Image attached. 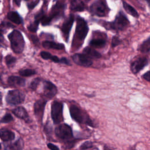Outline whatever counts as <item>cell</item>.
Segmentation results:
<instances>
[{"mask_svg":"<svg viewBox=\"0 0 150 150\" xmlns=\"http://www.w3.org/2000/svg\"><path fill=\"white\" fill-rule=\"evenodd\" d=\"M72 59L75 63L81 66L89 67L93 64L91 59L85 54H75L72 56Z\"/></svg>","mask_w":150,"mask_h":150,"instance_id":"cell-10","label":"cell"},{"mask_svg":"<svg viewBox=\"0 0 150 150\" xmlns=\"http://www.w3.org/2000/svg\"><path fill=\"white\" fill-rule=\"evenodd\" d=\"M47 147L51 150H59V148L57 146L51 143H49L47 144Z\"/></svg>","mask_w":150,"mask_h":150,"instance_id":"cell-36","label":"cell"},{"mask_svg":"<svg viewBox=\"0 0 150 150\" xmlns=\"http://www.w3.org/2000/svg\"><path fill=\"white\" fill-rule=\"evenodd\" d=\"M51 116L53 121L57 124L63 121V105L59 101H53L52 104Z\"/></svg>","mask_w":150,"mask_h":150,"instance_id":"cell-5","label":"cell"},{"mask_svg":"<svg viewBox=\"0 0 150 150\" xmlns=\"http://www.w3.org/2000/svg\"><path fill=\"white\" fill-rule=\"evenodd\" d=\"M42 46H43V47H44L45 48L53 49H56V50H62L64 47V45L62 43H57L56 42H52V41H48V40L43 42Z\"/></svg>","mask_w":150,"mask_h":150,"instance_id":"cell-18","label":"cell"},{"mask_svg":"<svg viewBox=\"0 0 150 150\" xmlns=\"http://www.w3.org/2000/svg\"><path fill=\"white\" fill-rule=\"evenodd\" d=\"M13 2H15V4L17 6H20V4H21V0H13Z\"/></svg>","mask_w":150,"mask_h":150,"instance_id":"cell-38","label":"cell"},{"mask_svg":"<svg viewBox=\"0 0 150 150\" xmlns=\"http://www.w3.org/2000/svg\"><path fill=\"white\" fill-rule=\"evenodd\" d=\"M129 24V21L125 16L122 13L120 12L116 16L114 21L110 24L112 29L122 30L126 28Z\"/></svg>","mask_w":150,"mask_h":150,"instance_id":"cell-7","label":"cell"},{"mask_svg":"<svg viewBox=\"0 0 150 150\" xmlns=\"http://www.w3.org/2000/svg\"><path fill=\"white\" fill-rule=\"evenodd\" d=\"M83 52L86 55L88 56L89 57H91L94 58H100L101 57V54L100 53L89 47H86L84 49Z\"/></svg>","mask_w":150,"mask_h":150,"instance_id":"cell-19","label":"cell"},{"mask_svg":"<svg viewBox=\"0 0 150 150\" xmlns=\"http://www.w3.org/2000/svg\"><path fill=\"white\" fill-rule=\"evenodd\" d=\"M36 74V71L34 70L26 69H22L19 71V74L23 77H28Z\"/></svg>","mask_w":150,"mask_h":150,"instance_id":"cell-25","label":"cell"},{"mask_svg":"<svg viewBox=\"0 0 150 150\" xmlns=\"http://www.w3.org/2000/svg\"><path fill=\"white\" fill-rule=\"evenodd\" d=\"M148 60L145 57L136 59L131 64V70L134 74H137L148 64Z\"/></svg>","mask_w":150,"mask_h":150,"instance_id":"cell-9","label":"cell"},{"mask_svg":"<svg viewBox=\"0 0 150 150\" xmlns=\"http://www.w3.org/2000/svg\"><path fill=\"white\" fill-rule=\"evenodd\" d=\"M38 2H39V0H38V1H36V2L35 1V2H33L30 3V4H29V5H28L29 8V9H32V8H33L36 5V4L38 3Z\"/></svg>","mask_w":150,"mask_h":150,"instance_id":"cell-37","label":"cell"},{"mask_svg":"<svg viewBox=\"0 0 150 150\" xmlns=\"http://www.w3.org/2000/svg\"><path fill=\"white\" fill-rule=\"evenodd\" d=\"M57 93V88L52 83L49 81L43 82V94L47 98H52Z\"/></svg>","mask_w":150,"mask_h":150,"instance_id":"cell-11","label":"cell"},{"mask_svg":"<svg viewBox=\"0 0 150 150\" xmlns=\"http://www.w3.org/2000/svg\"><path fill=\"white\" fill-rule=\"evenodd\" d=\"M88 28L86 21L81 18H79L77 19V24L76 28V34L77 38L80 40H83L87 35Z\"/></svg>","mask_w":150,"mask_h":150,"instance_id":"cell-8","label":"cell"},{"mask_svg":"<svg viewBox=\"0 0 150 150\" xmlns=\"http://www.w3.org/2000/svg\"><path fill=\"white\" fill-rule=\"evenodd\" d=\"M13 114L19 118H21L25 121L28 122L29 121V117L26 110L22 107H18L12 110Z\"/></svg>","mask_w":150,"mask_h":150,"instance_id":"cell-14","label":"cell"},{"mask_svg":"<svg viewBox=\"0 0 150 150\" xmlns=\"http://www.w3.org/2000/svg\"><path fill=\"white\" fill-rule=\"evenodd\" d=\"M122 4H123V7L125 9V10L129 15H131L132 16L135 17V18L138 17V13L137 11L132 6H131L130 5H129L128 4H127V2H123Z\"/></svg>","mask_w":150,"mask_h":150,"instance_id":"cell-21","label":"cell"},{"mask_svg":"<svg viewBox=\"0 0 150 150\" xmlns=\"http://www.w3.org/2000/svg\"><path fill=\"white\" fill-rule=\"evenodd\" d=\"M52 19V16H44L42 18L40 21H41V23H42V25H47L50 23V22H51Z\"/></svg>","mask_w":150,"mask_h":150,"instance_id":"cell-30","label":"cell"},{"mask_svg":"<svg viewBox=\"0 0 150 150\" xmlns=\"http://www.w3.org/2000/svg\"><path fill=\"white\" fill-rule=\"evenodd\" d=\"M73 22H74V17L72 15H71L67 18V19L63 23L62 25V31L64 33V35H66V36H68L69 32L71 30Z\"/></svg>","mask_w":150,"mask_h":150,"instance_id":"cell-16","label":"cell"},{"mask_svg":"<svg viewBox=\"0 0 150 150\" xmlns=\"http://www.w3.org/2000/svg\"><path fill=\"white\" fill-rule=\"evenodd\" d=\"M8 38L12 50L16 53H21L25 46V42L21 33L18 30H14L8 35Z\"/></svg>","mask_w":150,"mask_h":150,"instance_id":"cell-1","label":"cell"},{"mask_svg":"<svg viewBox=\"0 0 150 150\" xmlns=\"http://www.w3.org/2000/svg\"><path fill=\"white\" fill-rule=\"evenodd\" d=\"M26 1H28V0H26Z\"/></svg>","mask_w":150,"mask_h":150,"instance_id":"cell-42","label":"cell"},{"mask_svg":"<svg viewBox=\"0 0 150 150\" xmlns=\"http://www.w3.org/2000/svg\"><path fill=\"white\" fill-rule=\"evenodd\" d=\"M71 9L74 11H81L84 9V5L82 2H77L75 1L71 3Z\"/></svg>","mask_w":150,"mask_h":150,"instance_id":"cell-24","label":"cell"},{"mask_svg":"<svg viewBox=\"0 0 150 150\" xmlns=\"http://www.w3.org/2000/svg\"><path fill=\"white\" fill-rule=\"evenodd\" d=\"M5 147L6 150H22L23 148V141L21 138H19L15 142L5 145Z\"/></svg>","mask_w":150,"mask_h":150,"instance_id":"cell-17","label":"cell"},{"mask_svg":"<svg viewBox=\"0 0 150 150\" xmlns=\"http://www.w3.org/2000/svg\"><path fill=\"white\" fill-rule=\"evenodd\" d=\"M45 16L44 12L43 11H41L40 12H39L38 14H36V15L35 16V21H40L42 19V18Z\"/></svg>","mask_w":150,"mask_h":150,"instance_id":"cell-33","label":"cell"},{"mask_svg":"<svg viewBox=\"0 0 150 150\" xmlns=\"http://www.w3.org/2000/svg\"><path fill=\"white\" fill-rule=\"evenodd\" d=\"M142 77L145 80L150 82V71H148L145 73H144Z\"/></svg>","mask_w":150,"mask_h":150,"instance_id":"cell-35","label":"cell"},{"mask_svg":"<svg viewBox=\"0 0 150 150\" xmlns=\"http://www.w3.org/2000/svg\"><path fill=\"white\" fill-rule=\"evenodd\" d=\"M1 144H0V149H1Z\"/></svg>","mask_w":150,"mask_h":150,"instance_id":"cell-41","label":"cell"},{"mask_svg":"<svg viewBox=\"0 0 150 150\" xmlns=\"http://www.w3.org/2000/svg\"><path fill=\"white\" fill-rule=\"evenodd\" d=\"M40 81V79L39 78H36L34 79L30 84V88L32 90H36Z\"/></svg>","mask_w":150,"mask_h":150,"instance_id":"cell-29","label":"cell"},{"mask_svg":"<svg viewBox=\"0 0 150 150\" xmlns=\"http://www.w3.org/2000/svg\"><path fill=\"white\" fill-rule=\"evenodd\" d=\"M46 100H38L34 105V112L36 117L39 121H42L44 109L46 103Z\"/></svg>","mask_w":150,"mask_h":150,"instance_id":"cell-12","label":"cell"},{"mask_svg":"<svg viewBox=\"0 0 150 150\" xmlns=\"http://www.w3.org/2000/svg\"><path fill=\"white\" fill-rule=\"evenodd\" d=\"M93 147V145L91 142L87 141V142H85L84 143H83L80 147V149L82 150H85V149H90Z\"/></svg>","mask_w":150,"mask_h":150,"instance_id":"cell-31","label":"cell"},{"mask_svg":"<svg viewBox=\"0 0 150 150\" xmlns=\"http://www.w3.org/2000/svg\"><path fill=\"white\" fill-rule=\"evenodd\" d=\"M12 120H13V117L11 115V114L6 113L3 117V118L1 119L0 122H3V123H8V122H9L11 121H12Z\"/></svg>","mask_w":150,"mask_h":150,"instance_id":"cell-28","label":"cell"},{"mask_svg":"<svg viewBox=\"0 0 150 150\" xmlns=\"http://www.w3.org/2000/svg\"><path fill=\"white\" fill-rule=\"evenodd\" d=\"M15 134L8 129L2 128L0 129V138L4 141H10L15 138Z\"/></svg>","mask_w":150,"mask_h":150,"instance_id":"cell-15","label":"cell"},{"mask_svg":"<svg viewBox=\"0 0 150 150\" xmlns=\"http://www.w3.org/2000/svg\"><path fill=\"white\" fill-rule=\"evenodd\" d=\"M2 103V94L0 93V105H1Z\"/></svg>","mask_w":150,"mask_h":150,"instance_id":"cell-39","label":"cell"},{"mask_svg":"<svg viewBox=\"0 0 150 150\" xmlns=\"http://www.w3.org/2000/svg\"><path fill=\"white\" fill-rule=\"evenodd\" d=\"M120 43V40L118 39V38H117V37H113L112 40V46L113 47H114V46H115L119 45Z\"/></svg>","mask_w":150,"mask_h":150,"instance_id":"cell-34","label":"cell"},{"mask_svg":"<svg viewBox=\"0 0 150 150\" xmlns=\"http://www.w3.org/2000/svg\"><path fill=\"white\" fill-rule=\"evenodd\" d=\"M140 51L143 53H147L150 51V37L141 44L140 46Z\"/></svg>","mask_w":150,"mask_h":150,"instance_id":"cell-23","label":"cell"},{"mask_svg":"<svg viewBox=\"0 0 150 150\" xmlns=\"http://www.w3.org/2000/svg\"><path fill=\"white\" fill-rule=\"evenodd\" d=\"M40 56L43 59H44L45 60H48V59H50L52 54L49 52L43 51L40 53Z\"/></svg>","mask_w":150,"mask_h":150,"instance_id":"cell-32","label":"cell"},{"mask_svg":"<svg viewBox=\"0 0 150 150\" xmlns=\"http://www.w3.org/2000/svg\"><path fill=\"white\" fill-rule=\"evenodd\" d=\"M54 132L58 138L63 140H69L73 137V132L71 128L66 124L58 125L56 128Z\"/></svg>","mask_w":150,"mask_h":150,"instance_id":"cell-6","label":"cell"},{"mask_svg":"<svg viewBox=\"0 0 150 150\" xmlns=\"http://www.w3.org/2000/svg\"><path fill=\"white\" fill-rule=\"evenodd\" d=\"M8 83L9 86L13 87H22L25 84V80L20 77L12 76L8 77Z\"/></svg>","mask_w":150,"mask_h":150,"instance_id":"cell-13","label":"cell"},{"mask_svg":"<svg viewBox=\"0 0 150 150\" xmlns=\"http://www.w3.org/2000/svg\"><path fill=\"white\" fill-rule=\"evenodd\" d=\"M70 113L71 118L76 122L93 127V124L88 115L77 106L71 105L70 107Z\"/></svg>","mask_w":150,"mask_h":150,"instance_id":"cell-2","label":"cell"},{"mask_svg":"<svg viewBox=\"0 0 150 150\" xmlns=\"http://www.w3.org/2000/svg\"><path fill=\"white\" fill-rule=\"evenodd\" d=\"M39 21H35V22L32 23H31L29 26H28V30L30 31V32H35L37 29H38V25H39Z\"/></svg>","mask_w":150,"mask_h":150,"instance_id":"cell-27","label":"cell"},{"mask_svg":"<svg viewBox=\"0 0 150 150\" xmlns=\"http://www.w3.org/2000/svg\"><path fill=\"white\" fill-rule=\"evenodd\" d=\"M91 12L98 16H105L108 12V8L105 0H97L90 7Z\"/></svg>","mask_w":150,"mask_h":150,"instance_id":"cell-3","label":"cell"},{"mask_svg":"<svg viewBox=\"0 0 150 150\" xmlns=\"http://www.w3.org/2000/svg\"><path fill=\"white\" fill-rule=\"evenodd\" d=\"M105 45V40L103 39H94L90 42V45L95 47H103Z\"/></svg>","mask_w":150,"mask_h":150,"instance_id":"cell-22","label":"cell"},{"mask_svg":"<svg viewBox=\"0 0 150 150\" xmlns=\"http://www.w3.org/2000/svg\"><path fill=\"white\" fill-rule=\"evenodd\" d=\"M8 18L16 24H20L22 22L21 18L16 12H9L7 15Z\"/></svg>","mask_w":150,"mask_h":150,"instance_id":"cell-20","label":"cell"},{"mask_svg":"<svg viewBox=\"0 0 150 150\" xmlns=\"http://www.w3.org/2000/svg\"><path fill=\"white\" fill-rule=\"evenodd\" d=\"M145 1L147 2V4H148V6H149V7L150 8V0H145Z\"/></svg>","mask_w":150,"mask_h":150,"instance_id":"cell-40","label":"cell"},{"mask_svg":"<svg viewBox=\"0 0 150 150\" xmlns=\"http://www.w3.org/2000/svg\"><path fill=\"white\" fill-rule=\"evenodd\" d=\"M25 100L24 93L18 90H13L8 91L6 97V103L10 105H17L23 102Z\"/></svg>","mask_w":150,"mask_h":150,"instance_id":"cell-4","label":"cell"},{"mask_svg":"<svg viewBox=\"0 0 150 150\" xmlns=\"http://www.w3.org/2000/svg\"><path fill=\"white\" fill-rule=\"evenodd\" d=\"M5 62H6V64L8 66H11L12 64H13L15 63L16 58L13 57L11 55H8L5 57Z\"/></svg>","mask_w":150,"mask_h":150,"instance_id":"cell-26","label":"cell"}]
</instances>
